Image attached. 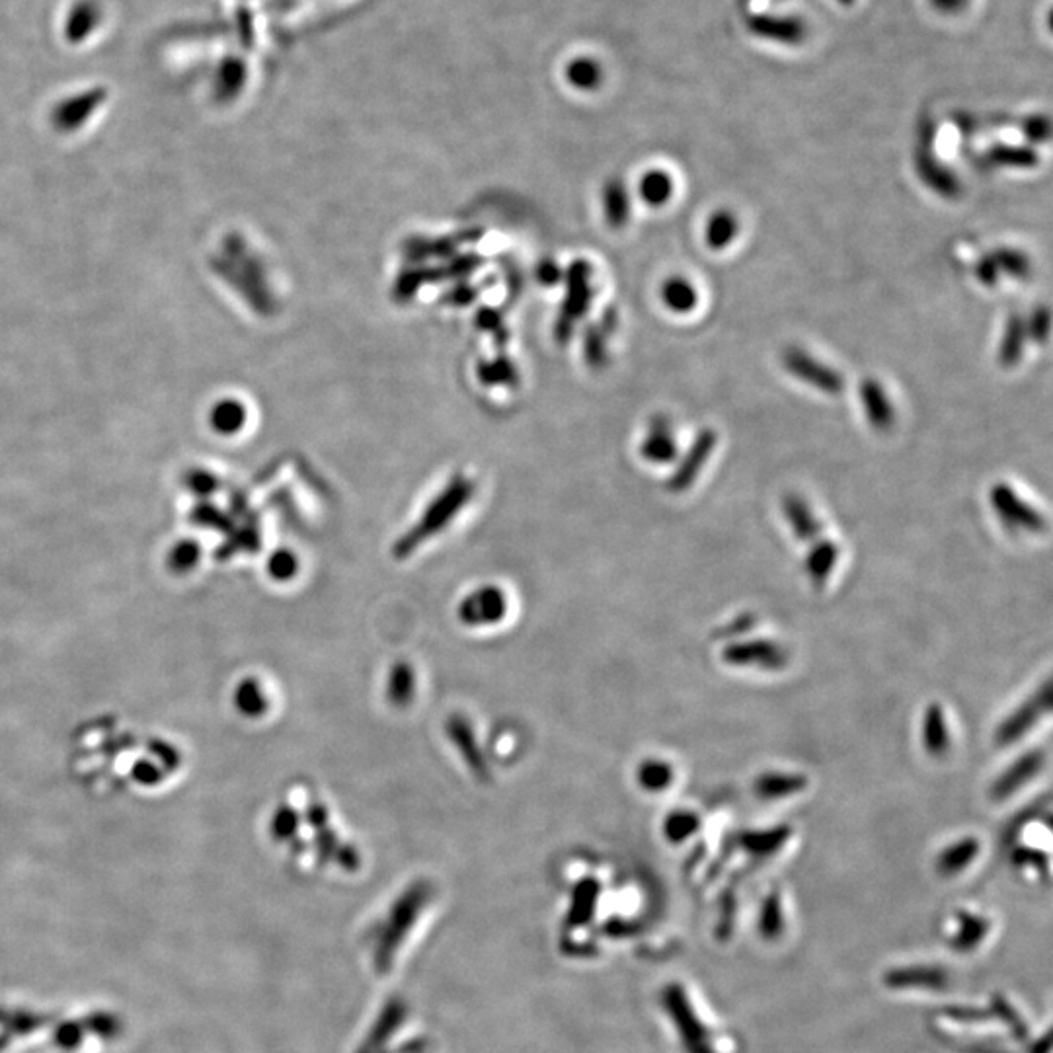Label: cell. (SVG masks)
I'll return each instance as SVG.
<instances>
[{
    "label": "cell",
    "mask_w": 1053,
    "mask_h": 1053,
    "mask_svg": "<svg viewBox=\"0 0 1053 1053\" xmlns=\"http://www.w3.org/2000/svg\"><path fill=\"white\" fill-rule=\"evenodd\" d=\"M782 367L798 381L821 390L825 394H839L845 389V381L841 373L827 363L816 359L812 353H808L798 346H788L780 355Z\"/></svg>",
    "instance_id": "7a4b0ae2"
},
{
    "label": "cell",
    "mask_w": 1053,
    "mask_h": 1053,
    "mask_svg": "<svg viewBox=\"0 0 1053 1053\" xmlns=\"http://www.w3.org/2000/svg\"><path fill=\"white\" fill-rule=\"evenodd\" d=\"M636 780L646 792L658 794L671 786V782L675 780V769L669 761L646 759L638 765Z\"/></svg>",
    "instance_id": "7402d4cb"
},
{
    "label": "cell",
    "mask_w": 1053,
    "mask_h": 1053,
    "mask_svg": "<svg viewBox=\"0 0 1053 1053\" xmlns=\"http://www.w3.org/2000/svg\"><path fill=\"white\" fill-rule=\"evenodd\" d=\"M640 455L646 459V463L652 465H669L675 461L677 443L667 418L658 416L650 422L648 433L640 445Z\"/></svg>",
    "instance_id": "7c38bea8"
},
{
    "label": "cell",
    "mask_w": 1053,
    "mask_h": 1053,
    "mask_svg": "<svg viewBox=\"0 0 1053 1053\" xmlns=\"http://www.w3.org/2000/svg\"><path fill=\"white\" fill-rule=\"evenodd\" d=\"M921 741H923L925 751L931 753L933 757H942L950 749L952 738H950L946 712H944V708L938 702L929 704L925 708V712H923Z\"/></svg>",
    "instance_id": "5bb4252c"
},
{
    "label": "cell",
    "mask_w": 1053,
    "mask_h": 1053,
    "mask_svg": "<svg viewBox=\"0 0 1053 1053\" xmlns=\"http://www.w3.org/2000/svg\"><path fill=\"white\" fill-rule=\"evenodd\" d=\"M839 560V546L819 537L806 556V572L814 584H823Z\"/></svg>",
    "instance_id": "d6986e66"
},
{
    "label": "cell",
    "mask_w": 1053,
    "mask_h": 1053,
    "mask_svg": "<svg viewBox=\"0 0 1053 1053\" xmlns=\"http://www.w3.org/2000/svg\"><path fill=\"white\" fill-rule=\"evenodd\" d=\"M638 192L644 203L652 207H662L673 195V180L663 170H650L642 176Z\"/></svg>",
    "instance_id": "cb8c5ba5"
},
{
    "label": "cell",
    "mask_w": 1053,
    "mask_h": 1053,
    "mask_svg": "<svg viewBox=\"0 0 1053 1053\" xmlns=\"http://www.w3.org/2000/svg\"><path fill=\"white\" fill-rule=\"evenodd\" d=\"M238 701H240V708L252 716H258L266 710V697L264 693L260 691V687L256 683H246L242 689H240V695H238Z\"/></svg>",
    "instance_id": "d6a6232c"
},
{
    "label": "cell",
    "mask_w": 1053,
    "mask_h": 1053,
    "mask_svg": "<svg viewBox=\"0 0 1053 1053\" xmlns=\"http://www.w3.org/2000/svg\"><path fill=\"white\" fill-rule=\"evenodd\" d=\"M1028 334H1026V318L1020 314H1013L1007 324L1005 332L999 344V363L1005 369H1013L1014 365L1022 359L1024 346H1026Z\"/></svg>",
    "instance_id": "e0dca14e"
},
{
    "label": "cell",
    "mask_w": 1053,
    "mask_h": 1053,
    "mask_svg": "<svg viewBox=\"0 0 1053 1053\" xmlns=\"http://www.w3.org/2000/svg\"><path fill=\"white\" fill-rule=\"evenodd\" d=\"M1050 311L1046 307H1038L1026 320V334L1032 342L1044 344L1050 336Z\"/></svg>",
    "instance_id": "1f68e13d"
},
{
    "label": "cell",
    "mask_w": 1053,
    "mask_h": 1053,
    "mask_svg": "<svg viewBox=\"0 0 1053 1053\" xmlns=\"http://www.w3.org/2000/svg\"><path fill=\"white\" fill-rule=\"evenodd\" d=\"M470 496H472V484L468 482L467 478L457 476L431 502V506L424 511L420 521L396 541V545L392 548L394 558L396 560L408 558L414 550H418L433 535L443 531L451 523V519L465 507V504L470 500Z\"/></svg>",
    "instance_id": "6da1fadb"
},
{
    "label": "cell",
    "mask_w": 1053,
    "mask_h": 1053,
    "mask_svg": "<svg viewBox=\"0 0 1053 1053\" xmlns=\"http://www.w3.org/2000/svg\"><path fill=\"white\" fill-rule=\"evenodd\" d=\"M738 219L728 209H720L706 221L704 227V242L710 250H724L728 248L734 238L738 236Z\"/></svg>",
    "instance_id": "ffe728a7"
},
{
    "label": "cell",
    "mask_w": 1053,
    "mask_h": 1053,
    "mask_svg": "<svg viewBox=\"0 0 1053 1053\" xmlns=\"http://www.w3.org/2000/svg\"><path fill=\"white\" fill-rule=\"evenodd\" d=\"M1048 133H1050V125L1044 117H1032L1028 123H1026V135L1030 141L1034 143H1040V141H1046L1048 139Z\"/></svg>",
    "instance_id": "74e56055"
},
{
    "label": "cell",
    "mask_w": 1053,
    "mask_h": 1053,
    "mask_svg": "<svg viewBox=\"0 0 1053 1053\" xmlns=\"http://www.w3.org/2000/svg\"><path fill=\"white\" fill-rule=\"evenodd\" d=\"M305 819H307V823H309L311 827L320 831V829L328 827L330 814H328V808H326L322 802H314V804H311V806L307 808Z\"/></svg>",
    "instance_id": "8d00e7d4"
},
{
    "label": "cell",
    "mask_w": 1053,
    "mask_h": 1053,
    "mask_svg": "<svg viewBox=\"0 0 1053 1053\" xmlns=\"http://www.w3.org/2000/svg\"><path fill=\"white\" fill-rule=\"evenodd\" d=\"M246 422V410L240 402L227 400L215 408L213 426L223 433H236Z\"/></svg>",
    "instance_id": "f1b7e54d"
},
{
    "label": "cell",
    "mask_w": 1053,
    "mask_h": 1053,
    "mask_svg": "<svg viewBox=\"0 0 1053 1053\" xmlns=\"http://www.w3.org/2000/svg\"><path fill=\"white\" fill-rule=\"evenodd\" d=\"M790 837V829L786 827H775V829H765V831H753V833H747L743 837V843L753 851V853H771L775 851L777 847H780L786 839Z\"/></svg>",
    "instance_id": "f546056e"
},
{
    "label": "cell",
    "mask_w": 1053,
    "mask_h": 1053,
    "mask_svg": "<svg viewBox=\"0 0 1053 1053\" xmlns=\"http://www.w3.org/2000/svg\"><path fill=\"white\" fill-rule=\"evenodd\" d=\"M1044 763H1046V753L1042 749H1032V751L1024 753L1022 757H1018L1014 761L1013 765L1003 775H999L995 779V782L991 784L989 796L995 802L1011 798L1022 786H1026L1030 780L1038 777V773L1042 771Z\"/></svg>",
    "instance_id": "ba28073f"
},
{
    "label": "cell",
    "mask_w": 1053,
    "mask_h": 1053,
    "mask_svg": "<svg viewBox=\"0 0 1053 1053\" xmlns=\"http://www.w3.org/2000/svg\"><path fill=\"white\" fill-rule=\"evenodd\" d=\"M979 851V843L968 837V839H962V841H956L954 845H950L940 858H938V868L942 872H958L962 868H966V864H970L974 860L975 855Z\"/></svg>",
    "instance_id": "4316f807"
},
{
    "label": "cell",
    "mask_w": 1053,
    "mask_h": 1053,
    "mask_svg": "<svg viewBox=\"0 0 1053 1053\" xmlns=\"http://www.w3.org/2000/svg\"><path fill=\"white\" fill-rule=\"evenodd\" d=\"M1052 708V691L1050 681L1042 685L1028 701L1022 702L1009 718L1001 722V726L995 732V741L999 745H1013L1020 738H1024L1036 722H1040Z\"/></svg>",
    "instance_id": "5b68a950"
},
{
    "label": "cell",
    "mask_w": 1053,
    "mask_h": 1053,
    "mask_svg": "<svg viewBox=\"0 0 1053 1053\" xmlns=\"http://www.w3.org/2000/svg\"><path fill=\"white\" fill-rule=\"evenodd\" d=\"M989 500H991L993 511L999 515V519L1007 527L1028 531V533L1046 531L1048 527L1046 517L1038 509H1034V506H1030L1026 500H1022L1014 492L1013 486H1009L1007 482H997L989 492Z\"/></svg>",
    "instance_id": "3957f363"
},
{
    "label": "cell",
    "mask_w": 1053,
    "mask_h": 1053,
    "mask_svg": "<svg viewBox=\"0 0 1053 1053\" xmlns=\"http://www.w3.org/2000/svg\"><path fill=\"white\" fill-rule=\"evenodd\" d=\"M808 788V779L798 773H782V771H767L759 775L753 782V792L761 800H782L796 796Z\"/></svg>",
    "instance_id": "9a60e30c"
},
{
    "label": "cell",
    "mask_w": 1053,
    "mask_h": 1053,
    "mask_svg": "<svg viewBox=\"0 0 1053 1053\" xmlns=\"http://www.w3.org/2000/svg\"><path fill=\"white\" fill-rule=\"evenodd\" d=\"M841 2H851V0H841Z\"/></svg>",
    "instance_id": "60d3db41"
},
{
    "label": "cell",
    "mask_w": 1053,
    "mask_h": 1053,
    "mask_svg": "<svg viewBox=\"0 0 1053 1053\" xmlns=\"http://www.w3.org/2000/svg\"><path fill=\"white\" fill-rule=\"evenodd\" d=\"M993 258L997 262L999 272L1007 273L1009 277H1014V279H1026L1032 272V264H1030L1028 256L1022 254L1020 250L997 248L993 252Z\"/></svg>",
    "instance_id": "83f0119b"
},
{
    "label": "cell",
    "mask_w": 1053,
    "mask_h": 1053,
    "mask_svg": "<svg viewBox=\"0 0 1053 1053\" xmlns=\"http://www.w3.org/2000/svg\"><path fill=\"white\" fill-rule=\"evenodd\" d=\"M387 701L394 708H406L416 697V671L414 667L404 660L394 663L390 667L389 679H387Z\"/></svg>",
    "instance_id": "2e32d148"
},
{
    "label": "cell",
    "mask_w": 1053,
    "mask_h": 1053,
    "mask_svg": "<svg viewBox=\"0 0 1053 1053\" xmlns=\"http://www.w3.org/2000/svg\"><path fill=\"white\" fill-rule=\"evenodd\" d=\"M299 823H301L299 814H297L293 808H287V806H285V808H279L277 814H275V819H273V831H275V835H277L279 839H289V837H293V835L297 833Z\"/></svg>",
    "instance_id": "836d02e7"
},
{
    "label": "cell",
    "mask_w": 1053,
    "mask_h": 1053,
    "mask_svg": "<svg viewBox=\"0 0 1053 1053\" xmlns=\"http://www.w3.org/2000/svg\"><path fill=\"white\" fill-rule=\"evenodd\" d=\"M299 572V560L291 550H279L270 558V574L279 582L293 580Z\"/></svg>",
    "instance_id": "4dcf8cb0"
},
{
    "label": "cell",
    "mask_w": 1053,
    "mask_h": 1053,
    "mask_svg": "<svg viewBox=\"0 0 1053 1053\" xmlns=\"http://www.w3.org/2000/svg\"><path fill=\"white\" fill-rule=\"evenodd\" d=\"M782 513L792 529V533L796 535L798 541L802 543H814L818 541L819 533H821V525H819L812 507L808 506V502L796 494H788L782 498Z\"/></svg>",
    "instance_id": "4fadbf2b"
},
{
    "label": "cell",
    "mask_w": 1053,
    "mask_h": 1053,
    "mask_svg": "<svg viewBox=\"0 0 1053 1053\" xmlns=\"http://www.w3.org/2000/svg\"><path fill=\"white\" fill-rule=\"evenodd\" d=\"M506 591L498 585H480L467 593L459 607L457 617L465 626H490L502 623L506 619Z\"/></svg>",
    "instance_id": "277c9868"
},
{
    "label": "cell",
    "mask_w": 1053,
    "mask_h": 1053,
    "mask_svg": "<svg viewBox=\"0 0 1053 1053\" xmlns=\"http://www.w3.org/2000/svg\"><path fill=\"white\" fill-rule=\"evenodd\" d=\"M314 843H316V855L320 858V862H328L330 858H336L340 843H338V835L332 829L328 827L320 829Z\"/></svg>",
    "instance_id": "e575fe53"
},
{
    "label": "cell",
    "mask_w": 1053,
    "mask_h": 1053,
    "mask_svg": "<svg viewBox=\"0 0 1053 1053\" xmlns=\"http://www.w3.org/2000/svg\"><path fill=\"white\" fill-rule=\"evenodd\" d=\"M701 827V818L691 810H675L663 821V833L671 843H683Z\"/></svg>",
    "instance_id": "484cf974"
},
{
    "label": "cell",
    "mask_w": 1053,
    "mask_h": 1053,
    "mask_svg": "<svg viewBox=\"0 0 1053 1053\" xmlns=\"http://www.w3.org/2000/svg\"><path fill=\"white\" fill-rule=\"evenodd\" d=\"M716 443H718V435H716L714 429L704 428L699 431V435L695 437L693 445L683 455L681 463L677 465L673 476L669 478L667 486H669L671 492H685L687 488H691L697 482L702 468L706 467V461L710 459V455L716 449Z\"/></svg>",
    "instance_id": "52a82bcc"
},
{
    "label": "cell",
    "mask_w": 1053,
    "mask_h": 1053,
    "mask_svg": "<svg viewBox=\"0 0 1053 1053\" xmlns=\"http://www.w3.org/2000/svg\"><path fill=\"white\" fill-rule=\"evenodd\" d=\"M964 2H966V0H933V4H935L936 8H938V10H944V12H954V10H958Z\"/></svg>",
    "instance_id": "ab89813d"
},
{
    "label": "cell",
    "mask_w": 1053,
    "mask_h": 1053,
    "mask_svg": "<svg viewBox=\"0 0 1053 1053\" xmlns=\"http://www.w3.org/2000/svg\"><path fill=\"white\" fill-rule=\"evenodd\" d=\"M975 277L979 279L981 285L985 287H993L997 285L1001 272L997 268V262L993 258V254H985L977 264H975Z\"/></svg>",
    "instance_id": "d590c367"
},
{
    "label": "cell",
    "mask_w": 1053,
    "mask_h": 1053,
    "mask_svg": "<svg viewBox=\"0 0 1053 1053\" xmlns=\"http://www.w3.org/2000/svg\"><path fill=\"white\" fill-rule=\"evenodd\" d=\"M539 273H541L539 277H541L545 283H556V281L560 279V270H558V266H556L554 262H545V264H541Z\"/></svg>",
    "instance_id": "f35d334b"
},
{
    "label": "cell",
    "mask_w": 1053,
    "mask_h": 1053,
    "mask_svg": "<svg viewBox=\"0 0 1053 1053\" xmlns=\"http://www.w3.org/2000/svg\"><path fill=\"white\" fill-rule=\"evenodd\" d=\"M749 28L753 34L784 43H798L804 38V26L790 18H751Z\"/></svg>",
    "instance_id": "44dd1931"
},
{
    "label": "cell",
    "mask_w": 1053,
    "mask_h": 1053,
    "mask_svg": "<svg viewBox=\"0 0 1053 1053\" xmlns=\"http://www.w3.org/2000/svg\"><path fill=\"white\" fill-rule=\"evenodd\" d=\"M987 160L995 166H1009V168H1034L1038 164V155L1030 147L1020 145H1003L997 143L987 151Z\"/></svg>",
    "instance_id": "d4e9b609"
},
{
    "label": "cell",
    "mask_w": 1053,
    "mask_h": 1053,
    "mask_svg": "<svg viewBox=\"0 0 1053 1053\" xmlns=\"http://www.w3.org/2000/svg\"><path fill=\"white\" fill-rule=\"evenodd\" d=\"M662 301L665 309L677 314H687L697 309L699 293L689 279L669 277L662 285Z\"/></svg>",
    "instance_id": "ac0fdd59"
},
{
    "label": "cell",
    "mask_w": 1053,
    "mask_h": 1053,
    "mask_svg": "<svg viewBox=\"0 0 1053 1053\" xmlns=\"http://www.w3.org/2000/svg\"><path fill=\"white\" fill-rule=\"evenodd\" d=\"M603 207L605 217L613 229H623L630 217L628 192L621 180H611L603 190Z\"/></svg>",
    "instance_id": "603a6c76"
},
{
    "label": "cell",
    "mask_w": 1053,
    "mask_h": 1053,
    "mask_svg": "<svg viewBox=\"0 0 1053 1053\" xmlns=\"http://www.w3.org/2000/svg\"><path fill=\"white\" fill-rule=\"evenodd\" d=\"M860 402L866 414V420L876 431H890L896 424V410L890 402V396L882 383L868 377L860 383Z\"/></svg>",
    "instance_id": "8fae6325"
},
{
    "label": "cell",
    "mask_w": 1053,
    "mask_h": 1053,
    "mask_svg": "<svg viewBox=\"0 0 1053 1053\" xmlns=\"http://www.w3.org/2000/svg\"><path fill=\"white\" fill-rule=\"evenodd\" d=\"M445 734L453 747L459 751L461 759L465 761L468 769L476 779H488V763L486 757L476 741V734L472 724L468 722L463 714H451L445 722Z\"/></svg>",
    "instance_id": "9c48e42d"
},
{
    "label": "cell",
    "mask_w": 1053,
    "mask_h": 1053,
    "mask_svg": "<svg viewBox=\"0 0 1053 1053\" xmlns=\"http://www.w3.org/2000/svg\"><path fill=\"white\" fill-rule=\"evenodd\" d=\"M722 658L728 665L736 667H759V669H782L788 665V652L779 642L753 638L728 644L722 650Z\"/></svg>",
    "instance_id": "8992f818"
},
{
    "label": "cell",
    "mask_w": 1053,
    "mask_h": 1053,
    "mask_svg": "<svg viewBox=\"0 0 1053 1053\" xmlns=\"http://www.w3.org/2000/svg\"><path fill=\"white\" fill-rule=\"evenodd\" d=\"M931 141H927L919 153L915 156V162H917V172L921 176V180L940 195V197H946V199H956L958 195L962 194V184L960 180L956 178V174L946 168L944 164H940L936 160L933 151H931Z\"/></svg>",
    "instance_id": "30bf717a"
}]
</instances>
